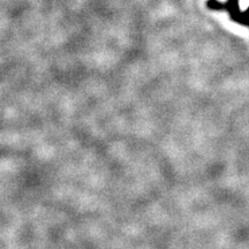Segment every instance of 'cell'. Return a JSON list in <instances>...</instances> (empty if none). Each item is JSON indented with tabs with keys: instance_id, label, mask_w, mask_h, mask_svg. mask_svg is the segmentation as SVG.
<instances>
[{
	"instance_id": "1",
	"label": "cell",
	"mask_w": 249,
	"mask_h": 249,
	"mask_svg": "<svg viewBox=\"0 0 249 249\" xmlns=\"http://www.w3.org/2000/svg\"><path fill=\"white\" fill-rule=\"evenodd\" d=\"M233 21L236 23L241 24V26L249 27V7L247 8V11L246 12H240V13L236 15V18Z\"/></svg>"
}]
</instances>
